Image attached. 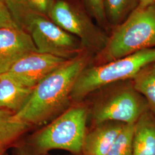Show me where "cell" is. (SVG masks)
<instances>
[{
  "instance_id": "7c38bea8",
  "label": "cell",
  "mask_w": 155,
  "mask_h": 155,
  "mask_svg": "<svg viewBox=\"0 0 155 155\" xmlns=\"http://www.w3.org/2000/svg\"><path fill=\"white\" fill-rule=\"evenodd\" d=\"M32 90L6 74L1 75L0 109L16 113L26 104Z\"/></svg>"
},
{
  "instance_id": "d6986e66",
  "label": "cell",
  "mask_w": 155,
  "mask_h": 155,
  "mask_svg": "<svg viewBox=\"0 0 155 155\" xmlns=\"http://www.w3.org/2000/svg\"><path fill=\"white\" fill-rule=\"evenodd\" d=\"M18 27L14 21L5 3L0 2V29Z\"/></svg>"
},
{
  "instance_id": "ac0fdd59",
  "label": "cell",
  "mask_w": 155,
  "mask_h": 155,
  "mask_svg": "<svg viewBox=\"0 0 155 155\" xmlns=\"http://www.w3.org/2000/svg\"><path fill=\"white\" fill-rule=\"evenodd\" d=\"M90 11L94 18L101 24L107 20L105 11V0H85Z\"/></svg>"
},
{
  "instance_id": "5bb4252c",
  "label": "cell",
  "mask_w": 155,
  "mask_h": 155,
  "mask_svg": "<svg viewBox=\"0 0 155 155\" xmlns=\"http://www.w3.org/2000/svg\"><path fill=\"white\" fill-rule=\"evenodd\" d=\"M30 127L16 120L13 112L0 109V155H5L9 148L16 147L19 139Z\"/></svg>"
},
{
  "instance_id": "7a4b0ae2",
  "label": "cell",
  "mask_w": 155,
  "mask_h": 155,
  "mask_svg": "<svg viewBox=\"0 0 155 155\" xmlns=\"http://www.w3.org/2000/svg\"><path fill=\"white\" fill-rule=\"evenodd\" d=\"M87 110L83 106H73L48 125L16 146L18 155H47L52 150H66L81 155L86 134Z\"/></svg>"
},
{
  "instance_id": "6da1fadb",
  "label": "cell",
  "mask_w": 155,
  "mask_h": 155,
  "mask_svg": "<svg viewBox=\"0 0 155 155\" xmlns=\"http://www.w3.org/2000/svg\"><path fill=\"white\" fill-rule=\"evenodd\" d=\"M88 55L81 54L66 61L33 87L32 94L15 118L30 126L47 121L70 100L77 79L89 62Z\"/></svg>"
},
{
  "instance_id": "44dd1931",
  "label": "cell",
  "mask_w": 155,
  "mask_h": 155,
  "mask_svg": "<svg viewBox=\"0 0 155 155\" xmlns=\"http://www.w3.org/2000/svg\"><path fill=\"white\" fill-rule=\"evenodd\" d=\"M6 0H0V2H3V3H5V4Z\"/></svg>"
},
{
  "instance_id": "4fadbf2b",
  "label": "cell",
  "mask_w": 155,
  "mask_h": 155,
  "mask_svg": "<svg viewBox=\"0 0 155 155\" xmlns=\"http://www.w3.org/2000/svg\"><path fill=\"white\" fill-rule=\"evenodd\" d=\"M132 155H155V117L150 111L134 124Z\"/></svg>"
},
{
  "instance_id": "2e32d148",
  "label": "cell",
  "mask_w": 155,
  "mask_h": 155,
  "mask_svg": "<svg viewBox=\"0 0 155 155\" xmlns=\"http://www.w3.org/2000/svg\"><path fill=\"white\" fill-rule=\"evenodd\" d=\"M138 0H105L107 20L118 25L138 6Z\"/></svg>"
},
{
  "instance_id": "52a82bcc",
  "label": "cell",
  "mask_w": 155,
  "mask_h": 155,
  "mask_svg": "<svg viewBox=\"0 0 155 155\" xmlns=\"http://www.w3.org/2000/svg\"><path fill=\"white\" fill-rule=\"evenodd\" d=\"M26 31L29 33L40 53L66 60L72 59L81 54L83 46L80 40L49 20L47 17L35 18Z\"/></svg>"
},
{
  "instance_id": "9c48e42d",
  "label": "cell",
  "mask_w": 155,
  "mask_h": 155,
  "mask_svg": "<svg viewBox=\"0 0 155 155\" xmlns=\"http://www.w3.org/2000/svg\"><path fill=\"white\" fill-rule=\"evenodd\" d=\"M38 52L29 33L19 27L0 29V75L25 56Z\"/></svg>"
},
{
  "instance_id": "ffe728a7",
  "label": "cell",
  "mask_w": 155,
  "mask_h": 155,
  "mask_svg": "<svg viewBox=\"0 0 155 155\" xmlns=\"http://www.w3.org/2000/svg\"><path fill=\"white\" fill-rule=\"evenodd\" d=\"M155 0H138V6L145 8L155 4Z\"/></svg>"
},
{
  "instance_id": "8fae6325",
  "label": "cell",
  "mask_w": 155,
  "mask_h": 155,
  "mask_svg": "<svg viewBox=\"0 0 155 155\" xmlns=\"http://www.w3.org/2000/svg\"><path fill=\"white\" fill-rule=\"evenodd\" d=\"M54 0H6L5 4L17 25L25 30L37 17H48Z\"/></svg>"
},
{
  "instance_id": "9a60e30c",
  "label": "cell",
  "mask_w": 155,
  "mask_h": 155,
  "mask_svg": "<svg viewBox=\"0 0 155 155\" xmlns=\"http://www.w3.org/2000/svg\"><path fill=\"white\" fill-rule=\"evenodd\" d=\"M132 79L134 89L144 97L150 109L155 113V61L144 67Z\"/></svg>"
},
{
  "instance_id": "3957f363",
  "label": "cell",
  "mask_w": 155,
  "mask_h": 155,
  "mask_svg": "<svg viewBox=\"0 0 155 155\" xmlns=\"http://www.w3.org/2000/svg\"><path fill=\"white\" fill-rule=\"evenodd\" d=\"M155 48V5L137 7L117 25L101 52L105 63Z\"/></svg>"
},
{
  "instance_id": "8992f818",
  "label": "cell",
  "mask_w": 155,
  "mask_h": 155,
  "mask_svg": "<svg viewBox=\"0 0 155 155\" xmlns=\"http://www.w3.org/2000/svg\"><path fill=\"white\" fill-rule=\"evenodd\" d=\"M48 17L59 27L77 37L83 47L100 53L105 48L109 40L105 33L83 12L66 1H55Z\"/></svg>"
},
{
  "instance_id": "277c9868",
  "label": "cell",
  "mask_w": 155,
  "mask_h": 155,
  "mask_svg": "<svg viewBox=\"0 0 155 155\" xmlns=\"http://www.w3.org/2000/svg\"><path fill=\"white\" fill-rule=\"evenodd\" d=\"M155 61V48L141 50L100 66L86 67L74 84L70 100L79 102L98 89L133 79L144 67Z\"/></svg>"
},
{
  "instance_id": "e0dca14e",
  "label": "cell",
  "mask_w": 155,
  "mask_h": 155,
  "mask_svg": "<svg viewBox=\"0 0 155 155\" xmlns=\"http://www.w3.org/2000/svg\"><path fill=\"white\" fill-rule=\"evenodd\" d=\"M134 124H126L106 155H132Z\"/></svg>"
},
{
  "instance_id": "ba28073f",
  "label": "cell",
  "mask_w": 155,
  "mask_h": 155,
  "mask_svg": "<svg viewBox=\"0 0 155 155\" xmlns=\"http://www.w3.org/2000/svg\"><path fill=\"white\" fill-rule=\"evenodd\" d=\"M67 61L50 54L35 52L23 57L6 74L22 85L33 89Z\"/></svg>"
},
{
  "instance_id": "7402d4cb",
  "label": "cell",
  "mask_w": 155,
  "mask_h": 155,
  "mask_svg": "<svg viewBox=\"0 0 155 155\" xmlns=\"http://www.w3.org/2000/svg\"></svg>"
},
{
  "instance_id": "5b68a950",
  "label": "cell",
  "mask_w": 155,
  "mask_h": 155,
  "mask_svg": "<svg viewBox=\"0 0 155 155\" xmlns=\"http://www.w3.org/2000/svg\"><path fill=\"white\" fill-rule=\"evenodd\" d=\"M149 109L147 101L131 84L101 97L94 104L91 112L97 125L108 121L135 124Z\"/></svg>"
},
{
  "instance_id": "30bf717a",
  "label": "cell",
  "mask_w": 155,
  "mask_h": 155,
  "mask_svg": "<svg viewBox=\"0 0 155 155\" xmlns=\"http://www.w3.org/2000/svg\"><path fill=\"white\" fill-rule=\"evenodd\" d=\"M126 124L108 121L86 133L83 141L81 155H106L112 145Z\"/></svg>"
}]
</instances>
